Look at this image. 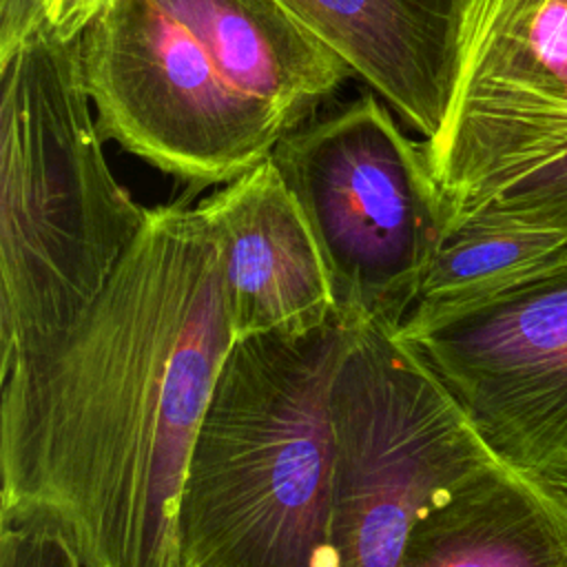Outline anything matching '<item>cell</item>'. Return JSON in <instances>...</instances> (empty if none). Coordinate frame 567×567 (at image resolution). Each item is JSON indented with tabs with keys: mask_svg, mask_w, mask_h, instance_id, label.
<instances>
[{
	"mask_svg": "<svg viewBox=\"0 0 567 567\" xmlns=\"http://www.w3.org/2000/svg\"><path fill=\"white\" fill-rule=\"evenodd\" d=\"M233 343L197 204L148 208L84 315L0 365V514L53 523L91 567H182V483Z\"/></svg>",
	"mask_w": 567,
	"mask_h": 567,
	"instance_id": "cell-1",
	"label": "cell"
},
{
	"mask_svg": "<svg viewBox=\"0 0 567 567\" xmlns=\"http://www.w3.org/2000/svg\"><path fill=\"white\" fill-rule=\"evenodd\" d=\"M78 40L104 140L190 190L268 159L352 78L275 0H113Z\"/></svg>",
	"mask_w": 567,
	"mask_h": 567,
	"instance_id": "cell-2",
	"label": "cell"
},
{
	"mask_svg": "<svg viewBox=\"0 0 567 567\" xmlns=\"http://www.w3.org/2000/svg\"><path fill=\"white\" fill-rule=\"evenodd\" d=\"M348 332L334 317L235 339L182 483V567H334L330 396Z\"/></svg>",
	"mask_w": 567,
	"mask_h": 567,
	"instance_id": "cell-3",
	"label": "cell"
},
{
	"mask_svg": "<svg viewBox=\"0 0 567 567\" xmlns=\"http://www.w3.org/2000/svg\"><path fill=\"white\" fill-rule=\"evenodd\" d=\"M0 365L97 299L148 208L113 175L80 40L49 22L0 60Z\"/></svg>",
	"mask_w": 567,
	"mask_h": 567,
	"instance_id": "cell-4",
	"label": "cell"
},
{
	"mask_svg": "<svg viewBox=\"0 0 567 567\" xmlns=\"http://www.w3.org/2000/svg\"><path fill=\"white\" fill-rule=\"evenodd\" d=\"M270 159L319 246L339 317L396 334L447 228L425 142L363 93L290 131Z\"/></svg>",
	"mask_w": 567,
	"mask_h": 567,
	"instance_id": "cell-5",
	"label": "cell"
},
{
	"mask_svg": "<svg viewBox=\"0 0 567 567\" xmlns=\"http://www.w3.org/2000/svg\"><path fill=\"white\" fill-rule=\"evenodd\" d=\"M334 567H399L414 525L498 463L416 350L350 323L332 396Z\"/></svg>",
	"mask_w": 567,
	"mask_h": 567,
	"instance_id": "cell-6",
	"label": "cell"
},
{
	"mask_svg": "<svg viewBox=\"0 0 567 567\" xmlns=\"http://www.w3.org/2000/svg\"><path fill=\"white\" fill-rule=\"evenodd\" d=\"M425 146L447 226L567 151V0H470L454 97Z\"/></svg>",
	"mask_w": 567,
	"mask_h": 567,
	"instance_id": "cell-7",
	"label": "cell"
},
{
	"mask_svg": "<svg viewBox=\"0 0 567 567\" xmlns=\"http://www.w3.org/2000/svg\"><path fill=\"white\" fill-rule=\"evenodd\" d=\"M401 339L501 463L536 476L567 465V259Z\"/></svg>",
	"mask_w": 567,
	"mask_h": 567,
	"instance_id": "cell-8",
	"label": "cell"
},
{
	"mask_svg": "<svg viewBox=\"0 0 567 567\" xmlns=\"http://www.w3.org/2000/svg\"><path fill=\"white\" fill-rule=\"evenodd\" d=\"M235 339L306 334L339 317L319 246L272 159L197 202Z\"/></svg>",
	"mask_w": 567,
	"mask_h": 567,
	"instance_id": "cell-9",
	"label": "cell"
},
{
	"mask_svg": "<svg viewBox=\"0 0 567 567\" xmlns=\"http://www.w3.org/2000/svg\"><path fill=\"white\" fill-rule=\"evenodd\" d=\"M410 128L445 124L470 0H275Z\"/></svg>",
	"mask_w": 567,
	"mask_h": 567,
	"instance_id": "cell-10",
	"label": "cell"
},
{
	"mask_svg": "<svg viewBox=\"0 0 567 567\" xmlns=\"http://www.w3.org/2000/svg\"><path fill=\"white\" fill-rule=\"evenodd\" d=\"M399 567H567V494L498 461L414 525Z\"/></svg>",
	"mask_w": 567,
	"mask_h": 567,
	"instance_id": "cell-11",
	"label": "cell"
},
{
	"mask_svg": "<svg viewBox=\"0 0 567 567\" xmlns=\"http://www.w3.org/2000/svg\"><path fill=\"white\" fill-rule=\"evenodd\" d=\"M567 259V237L476 208L447 226L399 337L441 326Z\"/></svg>",
	"mask_w": 567,
	"mask_h": 567,
	"instance_id": "cell-12",
	"label": "cell"
},
{
	"mask_svg": "<svg viewBox=\"0 0 567 567\" xmlns=\"http://www.w3.org/2000/svg\"><path fill=\"white\" fill-rule=\"evenodd\" d=\"M485 206L567 237V151L523 175L478 208Z\"/></svg>",
	"mask_w": 567,
	"mask_h": 567,
	"instance_id": "cell-13",
	"label": "cell"
},
{
	"mask_svg": "<svg viewBox=\"0 0 567 567\" xmlns=\"http://www.w3.org/2000/svg\"><path fill=\"white\" fill-rule=\"evenodd\" d=\"M0 567H91L69 538L38 516L0 514Z\"/></svg>",
	"mask_w": 567,
	"mask_h": 567,
	"instance_id": "cell-14",
	"label": "cell"
},
{
	"mask_svg": "<svg viewBox=\"0 0 567 567\" xmlns=\"http://www.w3.org/2000/svg\"><path fill=\"white\" fill-rule=\"evenodd\" d=\"M51 0H0V60L47 22Z\"/></svg>",
	"mask_w": 567,
	"mask_h": 567,
	"instance_id": "cell-15",
	"label": "cell"
},
{
	"mask_svg": "<svg viewBox=\"0 0 567 567\" xmlns=\"http://www.w3.org/2000/svg\"><path fill=\"white\" fill-rule=\"evenodd\" d=\"M113 0H51L49 29L62 40H78L91 20Z\"/></svg>",
	"mask_w": 567,
	"mask_h": 567,
	"instance_id": "cell-16",
	"label": "cell"
},
{
	"mask_svg": "<svg viewBox=\"0 0 567 567\" xmlns=\"http://www.w3.org/2000/svg\"><path fill=\"white\" fill-rule=\"evenodd\" d=\"M549 483H554L556 487H560L565 494H567V465L565 467H560L558 472H554V474H549V476H545Z\"/></svg>",
	"mask_w": 567,
	"mask_h": 567,
	"instance_id": "cell-17",
	"label": "cell"
}]
</instances>
